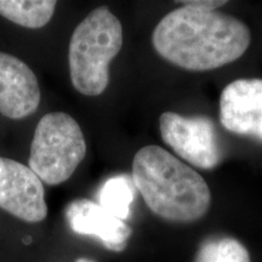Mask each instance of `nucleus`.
I'll return each mask as SVG.
<instances>
[{
  "instance_id": "obj_4",
  "label": "nucleus",
  "mask_w": 262,
  "mask_h": 262,
  "mask_svg": "<svg viewBox=\"0 0 262 262\" xmlns=\"http://www.w3.org/2000/svg\"><path fill=\"white\" fill-rule=\"evenodd\" d=\"M86 155V142L79 124L70 114H45L34 131L29 168L51 186L67 181Z\"/></svg>"
},
{
  "instance_id": "obj_7",
  "label": "nucleus",
  "mask_w": 262,
  "mask_h": 262,
  "mask_svg": "<svg viewBox=\"0 0 262 262\" xmlns=\"http://www.w3.org/2000/svg\"><path fill=\"white\" fill-rule=\"evenodd\" d=\"M220 122L229 133L262 143V79H238L222 90Z\"/></svg>"
},
{
  "instance_id": "obj_9",
  "label": "nucleus",
  "mask_w": 262,
  "mask_h": 262,
  "mask_svg": "<svg viewBox=\"0 0 262 262\" xmlns=\"http://www.w3.org/2000/svg\"><path fill=\"white\" fill-rule=\"evenodd\" d=\"M66 219L74 233L96 237L112 251H123L133 233L125 221L90 199L71 202L66 208Z\"/></svg>"
},
{
  "instance_id": "obj_1",
  "label": "nucleus",
  "mask_w": 262,
  "mask_h": 262,
  "mask_svg": "<svg viewBox=\"0 0 262 262\" xmlns=\"http://www.w3.org/2000/svg\"><path fill=\"white\" fill-rule=\"evenodd\" d=\"M152 41L170 63L204 72L241 58L250 45L251 34L248 26L233 16L182 6L164 16Z\"/></svg>"
},
{
  "instance_id": "obj_3",
  "label": "nucleus",
  "mask_w": 262,
  "mask_h": 262,
  "mask_svg": "<svg viewBox=\"0 0 262 262\" xmlns=\"http://www.w3.org/2000/svg\"><path fill=\"white\" fill-rule=\"evenodd\" d=\"M123 47V26L107 6L95 9L74 29L68 49L74 89L98 96L110 83V63Z\"/></svg>"
},
{
  "instance_id": "obj_2",
  "label": "nucleus",
  "mask_w": 262,
  "mask_h": 262,
  "mask_svg": "<svg viewBox=\"0 0 262 262\" xmlns=\"http://www.w3.org/2000/svg\"><path fill=\"white\" fill-rule=\"evenodd\" d=\"M133 181L150 211L163 220L191 224L211 205L205 180L159 146H146L134 157Z\"/></svg>"
},
{
  "instance_id": "obj_14",
  "label": "nucleus",
  "mask_w": 262,
  "mask_h": 262,
  "mask_svg": "<svg viewBox=\"0 0 262 262\" xmlns=\"http://www.w3.org/2000/svg\"><path fill=\"white\" fill-rule=\"evenodd\" d=\"M74 262H95V261L90 260V258H86V257H80V258H78V260H75Z\"/></svg>"
},
{
  "instance_id": "obj_10",
  "label": "nucleus",
  "mask_w": 262,
  "mask_h": 262,
  "mask_svg": "<svg viewBox=\"0 0 262 262\" xmlns=\"http://www.w3.org/2000/svg\"><path fill=\"white\" fill-rule=\"evenodd\" d=\"M56 9L54 0H0V15L26 28L37 29L50 22Z\"/></svg>"
},
{
  "instance_id": "obj_11",
  "label": "nucleus",
  "mask_w": 262,
  "mask_h": 262,
  "mask_svg": "<svg viewBox=\"0 0 262 262\" xmlns=\"http://www.w3.org/2000/svg\"><path fill=\"white\" fill-rule=\"evenodd\" d=\"M136 191L131 176H113L101 186L97 193L98 204L113 216L124 221L129 219L131 204L136 196Z\"/></svg>"
},
{
  "instance_id": "obj_6",
  "label": "nucleus",
  "mask_w": 262,
  "mask_h": 262,
  "mask_svg": "<svg viewBox=\"0 0 262 262\" xmlns=\"http://www.w3.org/2000/svg\"><path fill=\"white\" fill-rule=\"evenodd\" d=\"M0 208L19 220L40 222L48 205L42 181L29 166L0 157Z\"/></svg>"
},
{
  "instance_id": "obj_13",
  "label": "nucleus",
  "mask_w": 262,
  "mask_h": 262,
  "mask_svg": "<svg viewBox=\"0 0 262 262\" xmlns=\"http://www.w3.org/2000/svg\"><path fill=\"white\" fill-rule=\"evenodd\" d=\"M180 4H183V6H192V8L205 10V11H215V9L220 8V6L225 5L227 2H222V0H192V2H179Z\"/></svg>"
},
{
  "instance_id": "obj_8",
  "label": "nucleus",
  "mask_w": 262,
  "mask_h": 262,
  "mask_svg": "<svg viewBox=\"0 0 262 262\" xmlns=\"http://www.w3.org/2000/svg\"><path fill=\"white\" fill-rule=\"evenodd\" d=\"M40 89L34 72L19 58L0 52V114L24 119L37 111Z\"/></svg>"
},
{
  "instance_id": "obj_5",
  "label": "nucleus",
  "mask_w": 262,
  "mask_h": 262,
  "mask_svg": "<svg viewBox=\"0 0 262 262\" xmlns=\"http://www.w3.org/2000/svg\"><path fill=\"white\" fill-rule=\"evenodd\" d=\"M159 127L164 142L195 168L212 170L221 163V148L210 118L165 112L159 118Z\"/></svg>"
},
{
  "instance_id": "obj_12",
  "label": "nucleus",
  "mask_w": 262,
  "mask_h": 262,
  "mask_svg": "<svg viewBox=\"0 0 262 262\" xmlns=\"http://www.w3.org/2000/svg\"><path fill=\"white\" fill-rule=\"evenodd\" d=\"M194 262H251L248 249L234 238L206 239L199 248Z\"/></svg>"
}]
</instances>
